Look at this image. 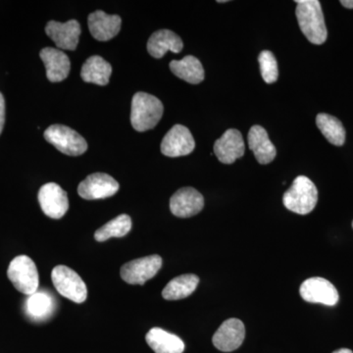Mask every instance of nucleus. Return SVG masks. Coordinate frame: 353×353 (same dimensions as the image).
Segmentation results:
<instances>
[{"mask_svg": "<svg viewBox=\"0 0 353 353\" xmlns=\"http://www.w3.org/2000/svg\"><path fill=\"white\" fill-rule=\"evenodd\" d=\"M299 28L311 43L323 44L328 37L321 3L318 0H296Z\"/></svg>", "mask_w": 353, "mask_h": 353, "instance_id": "nucleus-1", "label": "nucleus"}, {"mask_svg": "<svg viewBox=\"0 0 353 353\" xmlns=\"http://www.w3.org/2000/svg\"><path fill=\"white\" fill-rule=\"evenodd\" d=\"M163 112V104L157 97L146 92H137L132 101V126L138 132L152 130L161 120Z\"/></svg>", "mask_w": 353, "mask_h": 353, "instance_id": "nucleus-2", "label": "nucleus"}, {"mask_svg": "<svg viewBox=\"0 0 353 353\" xmlns=\"http://www.w3.org/2000/svg\"><path fill=\"white\" fill-rule=\"evenodd\" d=\"M317 201V188L314 183L305 176H296L292 187L283 196L285 208L299 215L310 213L315 208Z\"/></svg>", "mask_w": 353, "mask_h": 353, "instance_id": "nucleus-3", "label": "nucleus"}, {"mask_svg": "<svg viewBox=\"0 0 353 353\" xmlns=\"http://www.w3.org/2000/svg\"><path fill=\"white\" fill-rule=\"evenodd\" d=\"M7 276L16 290L26 296L38 292L39 277L36 264L27 255L15 257L9 264Z\"/></svg>", "mask_w": 353, "mask_h": 353, "instance_id": "nucleus-4", "label": "nucleus"}, {"mask_svg": "<svg viewBox=\"0 0 353 353\" xmlns=\"http://www.w3.org/2000/svg\"><path fill=\"white\" fill-rule=\"evenodd\" d=\"M53 285L62 296L75 303H83L88 297V289L77 272L65 265H58L51 273Z\"/></svg>", "mask_w": 353, "mask_h": 353, "instance_id": "nucleus-5", "label": "nucleus"}, {"mask_svg": "<svg viewBox=\"0 0 353 353\" xmlns=\"http://www.w3.org/2000/svg\"><path fill=\"white\" fill-rule=\"evenodd\" d=\"M46 141L60 152L70 157H79L87 152L88 143L79 132L64 125H52L44 132Z\"/></svg>", "mask_w": 353, "mask_h": 353, "instance_id": "nucleus-6", "label": "nucleus"}, {"mask_svg": "<svg viewBox=\"0 0 353 353\" xmlns=\"http://www.w3.org/2000/svg\"><path fill=\"white\" fill-rule=\"evenodd\" d=\"M162 259L157 254L132 260L121 267V278L130 285H145L161 269Z\"/></svg>", "mask_w": 353, "mask_h": 353, "instance_id": "nucleus-7", "label": "nucleus"}, {"mask_svg": "<svg viewBox=\"0 0 353 353\" xmlns=\"http://www.w3.org/2000/svg\"><path fill=\"white\" fill-rule=\"evenodd\" d=\"M119 183L105 173H94L88 176L78 187L79 196L87 201L108 199L117 194Z\"/></svg>", "mask_w": 353, "mask_h": 353, "instance_id": "nucleus-8", "label": "nucleus"}, {"mask_svg": "<svg viewBox=\"0 0 353 353\" xmlns=\"http://www.w3.org/2000/svg\"><path fill=\"white\" fill-rule=\"evenodd\" d=\"M38 199L44 214L52 219H61L68 211V196L57 183L43 185L39 190Z\"/></svg>", "mask_w": 353, "mask_h": 353, "instance_id": "nucleus-9", "label": "nucleus"}, {"mask_svg": "<svg viewBox=\"0 0 353 353\" xmlns=\"http://www.w3.org/2000/svg\"><path fill=\"white\" fill-rule=\"evenodd\" d=\"M304 301L311 303H321L334 306L338 303L340 296L334 285L324 278H309L304 281L299 289Z\"/></svg>", "mask_w": 353, "mask_h": 353, "instance_id": "nucleus-10", "label": "nucleus"}, {"mask_svg": "<svg viewBox=\"0 0 353 353\" xmlns=\"http://www.w3.org/2000/svg\"><path fill=\"white\" fill-rule=\"evenodd\" d=\"M194 148L196 141L192 132L183 125H175L162 139L161 152L165 157H185L194 152Z\"/></svg>", "mask_w": 353, "mask_h": 353, "instance_id": "nucleus-11", "label": "nucleus"}, {"mask_svg": "<svg viewBox=\"0 0 353 353\" xmlns=\"http://www.w3.org/2000/svg\"><path fill=\"white\" fill-rule=\"evenodd\" d=\"M245 338V328L243 323L236 318H231L223 323L213 336V345L224 352L238 350L243 345Z\"/></svg>", "mask_w": 353, "mask_h": 353, "instance_id": "nucleus-12", "label": "nucleus"}, {"mask_svg": "<svg viewBox=\"0 0 353 353\" xmlns=\"http://www.w3.org/2000/svg\"><path fill=\"white\" fill-rule=\"evenodd\" d=\"M203 208V196L194 188H183L176 190L170 199V210L176 217H192L199 214Z\"/></svg>", "mask_w": 353, "mask_h": 353, "instance_id": "nucleus-13", "label": "nucleus"}, {"mask_svg": "<svg viewBox=\"0 0 353 353\" xmlns=\"http://www.w3.org/2000/svg\"><path fill=\"white\" fill-rule=\"evenodd\" d=\"M81 32V26L76 20H70L66 23L50 21L46 27V34L61 50H75Z\"/></svg>", "mask_w": 353, "mask_h": 353, "instance_id": "nucleus-14", "label": "nucleus"}, {"mask_svg": "<svg viewBox=\"0 0 353 353\" xmlns=\"http://www.w3.org/2000/svg\"><path fill=\"white\" fill-rule=\"evenodd\" d=\"M245 141L241 132L236 129L227 130L219 139L215 141L214 153L220 162L232 164L245 155Z\"/></svg>", "mask_w": 353, "mask_h": 353, "instance_id": "nucleus-15", "label": "nucleus"}, {"mask_svg": "<svg viewBox=\"0 0 353 353\" xmlns=\"http://www.w3.org/2000/svg\"><path fill=\"white\" fill-rule=\"evenodd\" d=\"M46 66V77L51 83H59L68 77L71 62L68 55L57 48H46L39 53Z\"/></svg>", "mask_w": 353, "mask_h": 353, "instance_id": "nucleus-16", "label": "nucleus"}, {"mask_svg": "<svg viewBox=\"0 0 353 353\" xmlns=\"http://www.w3.org/2000/svg\"><path fill=\"white\" fill-rule=\"evenodd\" d=\"M88 29L95 39L108 41L119 34L122 19L118 15H108L103 11H95L88 15Z\"/></svg>", "mask_w": 353, "mask_h": 353, "instance_id": "nucleus-17", "label": "nucleus"}, {"mask_svg": "<svg viewBox=\"0 0 353 353\" xmlns=\"http://www.w3.org/2000/svg\"><path fill=\"white\" fill-rule=\"evenodd\" d=\"M248 145L260 164H269L275 159L277 150L263 127L259 125L252 127L248 132Z\"/></svg>", "mask_w": 353, "mask_h": 353, "instance_id": "nucleus-18", "label": "nucleus"}, {"mask_svg": "<svg viewBox=\"0 0 353 353\" xmlns=\"http://www.w3.org/2000/svg\"><path fill=\"white\" fill-rule=\"evenodd\" d=\"M183 48L182 39L170 30H159L153 32L148 41V53L157 59L163 57L168 51L180 53Z\"/></svg>", "mask_w": 353, "mask_h": 353, "instance_id": "nucleus-19", "label": "nucleus"}, {"mask_svg": "<svg viewBox=\"0 0 353 353\" xmlns=\"http://www.w3.org/2000/svg\"><path fill=\"white\" fill-rule=\"evenodd\" d=\"M146 343L155 353H183L185 343L176 334L153 328L146 334Z\"/></svg>", "mask_w": 353, "mask_h": 353, "instance_id": "nucleus-20", "label": "nucleus"}, {"mask_svg": "<svg viewBox=\"0 0 353 353\" xmlns=\"http://www.w3.org/2000/svg\"><path fill=\"white\" fill-rule=\"evenodd\" d=\"M112 67L103 58L99 55L88 58L83 63L81 77L85 83L106 85L110 80Z\"/></svg>", "mask_w": 353, "mask_h": 353, "instance_id": "nucleus-21", "label": "nucleus"}, {"mask_svg": "<svg viewBox=\"0 0 353 353\" xmlns=\"http://www.w3.org/2000/svg\"><path fill=\"white\" fill-rule=\"evenodd\" d=\"M170 70L174 75L187 83L197 85L205 78L201 62L196 57L188 55L182 60H174L170 63Z\"/></svg>", "mask_w": 353, "mask_h": 353, "instance_id": "nucleus-22", "label": "nucleus"}, {"mask_svg": "<svg viewBox=\"0 0 353 353\" xmlns=\"http://www.w3.org/2000/svg\"><path fill=\"white\" fill-rule=\"evenodd\" d=\"M199 278L194 274H185L174 278L167 284L162 292L166 301H179L190 296L199 285Z\"/></svg>", "mask_w": 353, "mask_h": 353, "instance_id": "nucleus-23", "label": "nucleus"}, {"mask_svg": "<svg viewBox=\"0 0 353 353\" xmlns=\"http://www.w3.org/2000/svg\"><path fill=\"white\" fill-rule=\"evenodd\" d=\"M316 125L323 136L332 145H343L345 141V129L340 120L330 114L320 113L316 117Z\"/></svg>", "mask_w": 353, "mask_h": 353, "instance_id": "nucleus-24", "label": "nucleus"}, {"mask_svg": "<svg viewBox=\"0 0 353 353\" xmlns=\"http://www.w3.org/2000/svg\"><path fill=\"white\" fill-rule=\"evenodd\" d=\"M132 226V219L129 215L117 216L95 232V241L101 243L111 238H123L129 234Z\"/></svg>", "mask_w": 353, "mask_h": 353, "instance_id": "nucleus-25", "label": "nucleus"}, {"mask_svg": "<svg viewBox=\"0 0 353 353\" xmlns=\"http://www.w3.org/2000/svg\"><path fill=\"white\" fill-rule=\"evenodd\" d=\"M52 297L43 292H37L30 296L27 301V311L31 317L34 319H44L52 313Z\"/></svg>", "mask_w": 353, "mask_h": 353, "instance_id": "nucleus-26", "label": "nucleus"}, {"mask_svg": "<svg viewBox=\"0 0 353 353\" xmlns=\"http://www.w3.org/2000/svg\"><path fill=\"white\" fill-rule=\"evenodd\" d=\"M259 61L260 71L265 82L267 83L277 82L279 70L275 55L269 50L262 51L259 54Z\"/></svg>", "mask_w": 353, "mask_h": 353, "instance_id": "nucleus-27", "label": "nucleus"}, {"mask_svg": "<svg viewBox=\"0 0 353 353\" xmlns=\"http://www.w3.org/2000/svg\"><path fill=\"white\" fill-rule=\"evenodd\" d=\"M4 123H6V101L3 95L0 92V134L3 130Z\"/></svg>", "mask_w": 353, "mask_h": 353, "instance_id": "nucleus-28", "label": "nucleus"}, {"mask_svg": "<svg viewBox=\"0 0 353 353\" xmlns=\"http://www.w3.org/2000/svg\"><path fill=\"white\" fill-rule=\"evenodd\" d=\"M341 4L345 8L353 9V0H341Z\"/></svg>", "mask_w": 353, "mask_h": 353, "instance_id": "nucleus-29", "label": "nucleus"}, {"mask_svg": "<svg viewBox=\"0 0 353 353\" xmlns=\"http://www.w3.org/2000/svg\"><path fill=\"white\" fill-rule=\"evenodd\" d=\"M333 353H352V352L350 350H347V348H341V350H336Z\"/></svg>", "mask_w": 353, "mask_h": 353, "instance_id": "nucleus-30", "label": "nucleus"}, {"mask_svg": "<svg viewBox=\"0 0 353 353\" xmlns=\"http://www.w3.org/2000/svg\"><path fill=\"white\" fill-rule=\"evenodd\" d=\"M352 228H353V222H352Z\"/></svg>", "mask_w": 353, "mask_h": 353, "instance_id": "nucleus-31", "label": "nucleus"}]
</instances>
